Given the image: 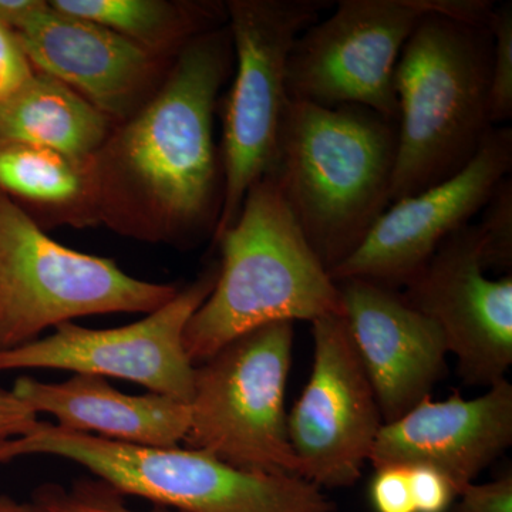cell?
<instances>
[{"instance_id": "1", "label": "cell", "mask_w": 512, "mask_h": 512, "mask_svg": "<svg viewBox=\"0 0 512 512\" xmlns=\"http://www.w3.org/2000/svg\"><path fill=\"white\" fill-rule=\"evenodd\" d=\"M232 63L227 25L194 37L151 99L113 127L94 156L101 225L184 248L215 234L224 173L214 116Z\"/></svg>"}, {"instance_id": "2", "label": "cell", "mask_w": 512, "mask_h": 512, "mask_svg": "<svg viewBox=\"0 0 512 512\" xmlns=\"http://www.w3.org/2000/svg\"><path fill=\"white\" fill-rule=\"evenodd\" d=\"M397 123L360 106L291 100L269 177L329 275L392 202Z\"/></svg>"}, {"instance_id": "3", "label": "cell", "mask_w": 512, "mask_h": 512, "mask_svg": "<svg viewBox=\"0 0 512 512\" xmlns=\"http://www.w3.org/2000/svg\"><path fill=\"white\" fill-rule=\"evenodd\" d=\"M215 242L221 247L217 282L184 333L192 365L271 323L345 316L338 284L269 175L248 191L237 221Z\"/></svg>"}, {"instance_id": "4", "label": "cell", "mask_w": 512, "mask_h": 512, "mask_svg": "<svg viewBox=\"0 0 512 512\" xmlns=\"http://www.w3.org/2000/svg\"><path fill=\"white\" fill-rule=\"evenodd\" d=\"M490 25L430 13L407 40L394 72L399 103L392 202L460 173L493 124Z\"/></svg>"}, {"instance_id": "5", "label": "cell", "mask_w": 512, "mask_h": 512, "mask_svg": "<svg viewBox=\"0 0 512 512\" xmlns=\"http://www.w3.org/2000/svg\"><path fill=\"white\" fill-rule=\"evenodd\" d=\"M29 456L64 458L107 481L126 497L136 495L180 512H333L323 490L298 476L238 470L181 447L119 443L37 421L0 444V464Z\"/></svg>"}, {"instance_id": "6", "label": "cell", "mask_w": 512, "mask_h": 512, "mask_svg": "<svg viewBox=\"0 0 512 512\" xmlns=\"http://www.w3.org/2000/svg\"><path fill=\"white\" fill-rule=\"evenodd\" d=\"M178 291L134 278L113 259L64 247L0 195V350L19 348L74 319L148 315Z\"/></svg>"}, {"instance_id": "7", "label": "cell", "mask_w": 512, "mask_h": 512, "mask_svg": "<svg viewBox=\"0 0 512 512\" xmlns=\"http://www.w3.org/2000/svg\"><path fill=\"white\" fill-rule=\"evenodd\" d=\"M292 349L293 323H271L195 366L185 447L249 473L299 477L285 410Z\"/></svg>"}, {"instance_id": "8", "label": "cell", "mask_w": 512, "mask_h": 512, "mask_svg": "<svg viewBox=\"0 0 512 512\" xmlns=\"http://www.w3.org/2000/svg\"><path fill=\"white\" fill-rule=\"evenodd\" d=\"M488 0H340L296 40L288 59L291 100L335 109L360 106L399 121L394 72L404 45L430 13L490 25Z\"/></svg>"}, {"instance_id": "9", "label": "cell", "mask_w": 512, "mask_h": 512, "mask_svg": "<svg viewBox=\"0 0 512 512\" xmlns=\"http://www.w3.org/2000/svg\"><path fill=\"white\" fill-rule=\"evenodd\" d=\"M328 5L323 0L225 3L235 77L222 117L224 200L215 241L237 221L248 191L272 170L291 103L286 84L289 55Z\"/></svg>"}, {"instance_id": "10", "label": "cell", "mask_w": 512, "mask_h": 512, "mask_svg": "<svg viewBox=\"0 0 512 512\" xmlns=\"http://www.w3.org/2000/svg\"><path fill=\"white\" fill-rule=\"evenodd\" d=\"M217 276L218 265H212L170 302L130 325L89 329L64 323L45 338L0 350V373L57 369L116 377L190 404L195 366L185 350V328L211 295Z\"/></svg>"}, {"instance_id": "11", "label": "cell", "mask_w": 512, "mask_h": 512, "mask_svg": "<svg viewBox=\"0 0 512 512\" xmlns=\"http://www.w3.org/2000/svg\"><path fill=\"white\" fill-rule=\"evenodd\" d=\"M311 377L288 414L299 477L316 487L348 488L362 477L383 426L375 389L345 316L312 323Z\"/></svg>"}, {"instance_id": "12", "label": "cell", "mask_w": 512, "mask_h": 512, "mask_svg": "<svg viewBox=\"0 0 512 512\" xmlns=\"http://www.w3.org/2000/svg\"><path fill=\"white\" fill-rule=\"evenodd\" d=\"M404 301L433 320L467 386L491 387L512 365V276L490 279L476 225L458 229L404 286Z\"/></svg>"}, {"instance_id": "13", "label": "cell", "mask_w": 512, "mask_h": 512, "mask_svg": "<svg viewBox=\"0 0 512 512\" xmlns=\"http://www.w3.org/2000/svg\"><path fill=\"white\" fill-rule=\"evenodd\" d=\"M512 168V130L494 127L476 157L454 177L393 202L363 244L330 274L399 291L451 234L470 224Z\"/></svg>"}, {"instance_id": "14", "label": "cell", "mask_w": 512, "mask_h": 512, "mask_svg": "<svg viewBox=\"0 0 512 512\" xmlns=\"http://www.w3.org/2000/svg\"><path fill=\"white\" fill-rule=\"evenodd\" d=\"M36 72L93 104L114 126L151 99L174 59L150 55L90 20L45 0H22L6 19Z\"/></svg>"}, {"instance_id": "15", "label": "cell", "mask_w": 512, "mask_h": 512, "mask_svg": "<svg viewBox=\"0 0 512 512\" xmlns=\"http://www.w3.org/2000/svg\"><path fill=\"white\" fill-rule=\"evenodd\" d=\"M357 355L375 389L383 424L430 396L446 373V340L439 326L402 293L365 279L336 282Z\"/></svg>"}, {"instance_id": "16", "label": "cell", "mask_w": 512, "mask_h": 512, "mask_svg": "<svg viewBox=\"0 0 512 512\" xmlns=\"http://www.w3.org/2000/svg\"><path fill=\"white\" fill-rule=\"evenodd\" d=\"M512 444V384L507 379L467 400L431 397L384 423L370 451L375 468L429 466L460 494ZM458 497V495H457Z\"/></svg>"}, {"instance_id": "17", "label": "cell", "mask_w": 512, "mask_h": 512, "mask_svg": "<svg viewBox=\"0 0 512 512\" xmlns=\"http://www.w3.org/2000/svg\"><path fill=\"white\" fill-rule=\"evenodd\" d=\"M12 392L37 416L56 417L63 429L134 446L177 447L190 426V404L157 393H123L100 376L64 382L20 376Z\"/></svg>"}, {"instance_id": "18", "label": "cell", "mask_w": 512, "mask_h": 512, "mask_svg": "<svg viewBox=\"0 0 512 512\" xmlns=\"http://www.w3.org/2000/svg\"><path fill=\"white\" fill-rule=\"evenodd\" d=\"M0 195L45 231L101 225L94 157L0 138Z\"/></svg>"}, {"instance_id": "19", "label": "cell", "mask_w": 512, "mask_h": 512, "mask_svg": "<svg viewBox=\"0 0 512 512\" xmlns=\"http://www.w3.org/2000/svg\"><path fill=\"white\" fill-rule=\"evenodd\" d=\"M114 124L80 94L49 74L30 80L0 103V138L93 158Z\"/></svg>"}, {"instance_id": "20", "label": "cell", "mask_w": 512, "mask_h": 512, "mask_svg": "<svg viewBox=\"0 0 512 512\" xmlns=\"http://www.w3.org/2000/svg\"><path fill=\"white\" fill-rule=\"evenodd\" d=\"M50 5L104 26L163 59H174L194 37L227 25V8L221 2L52 0Z\"/></svg>"}, {"instance_id": "21", "label": "cell", "mask_w": 512, "mask_h": 512, "mask_svg": "<svg viewBox=\"0 0 512 512\" xmlns=\"http://www.w3.org/2000/svg\"><path fill=\"white\" fill-rule=\"evenodd\" d=\"M126 495L94 476L73 481L69 487L45 483L33 490L30 503L37 512H180L154 505L147 511L128 507Z\"/></svg>"}, {"instance_id": "22", "label": "cell", "mask_w": 512, "mask_h": 512, "mask_svg": "<svg viewBox=\"0 0 512 512\" xmlns=\"http://www.w3.org/2000/svg\"><path fill=\"white\" fill-rule=\"evenodd\" d=\"M476 224L484 271L510 275L512 268V181L504 178L484 205Z\"/></svg>"}, {"instance_id": "23", "label": "cell", "mask_w": 512, "mask_h": 512, "mask_svg": "<svg viewBox=\"0 0 512 512\" xmlns=\"http://www.w3.org/2000/svg\"><path fill=\"white\" fill-rule=\"evenodd\" d=\"M493 59L490 77V120L501 127L512 117V5L495 6L490 19Z\"/></svg>"}, {"instance_id": "24", "label": "cell", "mask_w": 512, "mask_h": 512, "mask_svg": "<svg viewBox=\"0 0 512 512\" xmlns=\"http://www.w3.org/2000/svg\"><path fill=\"white\" fill-rule=\"evenodd\" d=\"M369 484V500L375 512H416L410 490L409 468H375Z\"/></svg>"}, {"instance_id": "25", "label": "cell", "mask_w": 512, "mask_h": 512, "mask_svg": "<svg viewBox=\"0 0 512 512\" xmlns=\"http://www.w3.org/2000/svg\"><path fill=\"white\" fill-rule=\"evenodd\" d=\"M409 468L410 490H412L416 512H448L456 503L457 490L451 481L436 468L412 466Z\"/></svg>"}, {"instance_id": "26", "label": "cell", "mask_w": 512, "mask_h": 512, "mask_svg": "<svg viewBox=\"0 0 512 512\" xmlns=\"http://www.w3.org/2000/svg\"><path fill=\"white\" fill-rule=\"evenodd\" d=\"M35 72L16 33L0 20V103L18 92Z\"/></svg>"}, {"instance_id": "27", "label": "cell", "mask_w": 512, "mask_h": 512, "mask_svg": "<svg viewBox=\"0 0 512 512\" xmlns=\"http://www.w3.org/2000/svg\"><path fill=\"white\" fill-rule=\"evenodd\" d=\"M448 512H512V474L483 484H470Z\"/></svg>"}, {"instance_id": "28", "label": "cell", "mask_w": 512, "mask_h": 512, "mask_svg": "<svg viewBox=\"0 0 512 512\" xmlns=\"http://www.w3.org/2000/svg\"><path fill=\"white\" fill-rule=\"evenodd\" d=\"M39 416L12 389H0V444L28 433Z\"/></svg>"}, {"instance_id": "29", "label": "cell", "mask_w": 512, "mask_h": 512, "mask_svg": "<svg viewBox=\"0 0 512 512\" xmlns=\"http://www.w3.org/2000/svg\"><path fill=\"white\" fill-rule=\"evenodd\" d=\"M0 512H37L29 501H20L12 495L0 494Z\"/></svg>"}]
</instances>
